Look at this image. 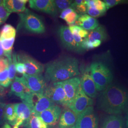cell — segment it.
I'll use <instances>...</instances> for the list:
<instances>
[{"label":"cell","instance_id":"cell-12","mask_svg":"<svg viewBox=\"0 0 128 128\" xmlns=\"http://www.w3.org/2000/svg\"><path fill=\"white\" fill-rule=\"evenodd\" d=\"M61 82L66 96V107H68L73 101L78 88L80 85V78L78 77H74L61 81Z\"/></svg>","mask_w":128,"mask_h":128},{"label":"cell","instance_id":"cell-30","mask_svg":"<svg viewBox=\"0 0 128 128\" xmlns=\"http://www.w3.org/2000/svg\"><path fill=\"white\" fill-rule=\"evenodd\" d=\"M69 28L72 34H77L82 38H86L89 34L87 30L77 25H70Z\"/></svg>","mask_w":128,"mask_h":128},{"label":"cell","instance_id":"cell-25","mask_svg":"<svg viewBox=\"0 0 128 128\" xmlns=\"http://www.w3.org/2000/svg\"><path fill=\"white\" fill-rule=\"evenodd\" d=\"M16 30L10 24H5L2 28L0 32V40L10 39L15 38Z\"/></svg>","mask_w":128,"mask_h":128},{"label":"cell","instance_id":"cell-44","mask_svg":"<svg viewBox=\"0 0 128 128\" xmlns=\"http://www.w3.org/2000/svg\"><path fill=\"white\" fill-rule=\"evenodd\" d=\"M2 128H12V127L9 124L6 123Z\"/></svg>","mask_w":128,"mask_h":128},{"label":"cell","instance_id":"cell-8","mask_svg":"<svg viewBox=\"0 0 128 128\" xmlns=\"http://www.w3.org/2000/svg\"><path fill=\"white\" fill-rule=\"evenodd\" d=\"M43 94L54 104L66 107V96L61 82H53L46 86Z\"/></svg>","mask_w":128,"mask_h":128},{"label":"cell","instance_id":"cell-29","mask_svg":"<svg viewBox=\"0 0 128 128\" xmlns=\"http://www.w3.org/2000/svg\"><path fill=\"white\" fill-rule=\"evenodd\" d=\"M12 83L9 78L8 69L0 72V84L4 87H8Z\"/></svg>","mask_w":128,"mask_h":128},{"label":"cell","instance_id":"cell-13","mask_svg":"<svg viewBox=\"0 0 128 128\" xmlns=\"http://www.w3.org/2000/svg\"><path fill=\"white\" fill-rule=\"evenodd\" d=\"M61 113L62 109L60 106L54 105L37 115L49 126H53L59 122Z\"/></svg>","mask_w":128,"mask_h":128},{"label":"cell","instance_id":"cell-20","mask_svg":"<svg viewBox=\"0 0 128 128\" xmlns=\"http://www.w3.org/2000/svg\"><path fill=\"white\" fill-rule=\"evenodd\" d=\"M125 122L120 115H108L104 119L101 128H124Z\"/></svg>","mask_w":128,"mask_h":128},{"label":"cell","instance_id":"cell-42","mask_svg":"<svg viewBox=\"0 0 128 128\" xmlns=\"http://www.w3.org/2000/svg\"><path fill=\"white\" fill-rule=\"evenodd\" d=\"M125 122L126 128H128V109L126 112V116L125 119Z\"/></svg>","mask_w":128,"mask_h":128},{"label":"cell","instance_id":"cell-24","mask_svg":"<svg viewBox=\"0 0 128 128\" xmlns=\"http://www.w3.org/2000/svg\"><path fill=\"white\" fill-rule=\"evenodd\" d=\"M5 120L14 126L16 121L14 110V104H9L6 105L4 111Z\"/></svg>","mask_w":128,"mask_h":128},{"label":"cell","instance_id":"cell-18","mask_svg":"<svg viewBox=\"0 0 128 128\" xmlns=\"http://www.w3.org/2000/svg\"><path fill=\"white\" fill-rule=\"evenodd\" d=\"M32 91L22 82L20 78L16 76L12 83L10 93L20 97L22 100L24 99Z\"/></svg>","mask_w":128,"mask_h":128},{"label":"cell","instance_id":"cell-37","mask_svg":"<svg viewBox=\"0 0 128 128\" xmlns=\"http://www.w3.org/2000/svg\"><path fill=\"white\" fill-rule=\"evenodd\" d=\"M8 60L6 58H0V72L8 68Z\"/></svg>","mask_w":128,"mask_h":128},{"label":"cell","instance_id":"cell-26","mask_svg":"<svg viewBox=\"0 0 128 128\" xmlns=\"http://www.w3.org/2000/svg\"><path fill=\"white\" fill-rule=\"evenodd\" d=\"M8 60V72H9V78L11 81L12 82L15 78V74L16 72V64L18 62L17 55L15 53L12 54V57L7 58Z\"/></svg>","mask_w":128,"mask_h":128},{"label":"cell","instance_id":"cell-46","mask_svg":"<svg viewBox=\"0 0 128 128\" xmlns=\"http://www.w3.org/2000/svg\"><path fill=\"white\" fill-rule=\"evenodd\" d=\"M76 128V127H75V126H74V127H72V128Z\"/></svg>","mask_w":128,"mask_h":128},{"label":"cell","instance_id":"cell-35","mask_svg":"<svg viewBox=\"0 0 128 128\" xmlns=\"http://www.w3.org/2000/svg\"><path fill=\"white\" fill-rule=\"evenodd\" d=\"M94 8L104 12L107 10L105 3L101 0H94Z\"/></svg>","mask_w":128,"mask_h":128},{"label":"cell","instance_id":"cell-43","mask_svg":"<svg viewBox=\"0 0 128 128\" xmlns=\"http://www.w3.org/2000/svg\"><path fill=\"white\" fill-rule=\"evenodd\" d=\"M4 56V50L2 46V41L0 40V58Z\"/></svg>","mask_w":128,"mask_h":128},{"label":"cell","instance_id":"cell-1","mask_svg":"<svg viewBox=\"0 0 128 128\" xmlns=\"http://www.w3.org/2000/svg\"><path fill=\"white\" fill-rule=\"evenodd\" d=\"M98 108L109 115H120L128 109V91L124 86L111 84L102 92Z\"/></svg>","mask_w":128,"mask_h":128},{"label":"cell","instance_id":"cell-11","mask_svg":"<svg viewBox=\"0 0 128 128\" xmlns=\"http://www.w3.org/2000/svg\"><path fill=\"white\" fill-rule=\"evenodd\" d=\"M16 121L13 128H19L24 126L32 114L30 107L23 102L14 104Z\"/></svg>","mask_w":128,"mask_h":128},{"label":"cell","instance_id":"cell-45","mask_svg":"<svg viewBox=\"0 0 128 128\" xmlns=\"http://www.w3.org/2000/svg\"><path fill=\"white\" fill-rule=\"evenodd\" d=\"M2 2H3V0H0V4Z\"/></svg>","mask_w":128,"mask_h":128},{"label":"cell","instance_id":"cell-36","mask_svg":"<svg viewBox=\"0 0 128 128\" xmlns=\"http://www.w3.org/2000/svg\"><path fill=\"white\" fill-rule=\"evenodd\" d=\"M6 104L4 102H0V126L5 122V108Z\"/></svg>","mask_w":128,"mask_h":128},{"label":"cell","instance_id":"cell-9","mask_svg":"<svg viewBox=\"0 0 128 128\" xmlns=\"http://www.w3.org/2000/svg\"><path fill=\"white\" fill-rule=\"evenodd\" d=\"M24 85L33 92L43 94L46 87V82L42 74H24L20 78Z\"/></svg>","mask_w":128,"mask_h":128},{"label":"cell","instance_id":"cell-23","mask_svg":"<svg viewBox=\"0 0 128 128\" xmlns=\"http://www.w3.org/2000/svg\"><path fill=\"white\" fill-rule=\"evenodd\" d=\"M24 127L25 128H50L40 116L33 112Z\"/></svg>","mask_w":128,"mask_h":128},{"label":"cell","instance_id":"cell-16","mask_svg":"<svg viewBox=\"0 0 128 128\" xmlns=\"http://www.w3.org/2000/svg\"><path fill=\"white\" fill-rule=\"evenodd\" d=\"M58 34L63 45L70 50L77 51L78 48L72 33L69 27L61 26L58 29Z\"/></svg>","mask_w":128,"mask_h":128},{"label":"cell","instance_id":"cell-3","mask_svg":"<svg viewBox=\"0 0 128 128\" xmlns=\"http://www.w3.org/2000/svg\"><path fill=\"white\" fill-rule=\"evenodd\" d=\"M92 78L98 92L104 91L113 80V74L109 66L102 61L92 62L89 68Z\"/></svg>","mask_w":128,"mask_h":128},{"label":"cell","instance_id":"cell-38","mask_svg":"<svg viewBox=\"0 0 128 128\" xmlns=\"http://www.w3.org/2000/svg\"><path fill=\"white\" fill-rule=\"evenodd\" d=\"M16 72L19 74H26V68L25 65L20 62H17L16 64Z\"/></svg>","mask_w":128,"mask_h":128},{"label":"cell","instance_id":"cell-33","mask_svg":"<svg viewBox=\"0 0 128 128\" xmlns=\"http://www.w3.org/2000/svg\"><path fill=\"white\" fill-rule=\"evenodd\" d=\"M87 13L88 15L95 18L104 16L106 12L99 10L95 8L87 7Z\"/></svg>","mask_w":128,"mask_h":128},{"label":"cell","instance_id":"cell-5","mask_svg":"<svg viewBox=\"0 0 128 128\" xmlns=\"http://www.w3.org/2000/svg\"><path fill=\"white\" fill-rule=\"evenodd\" d=\"M22 102L28 105L35 114H40L55 104L44 94L31 92L24 99Z\"/></svg>","mask_w":128,"mask_h":128},{"label":"cell","instance_id":"cell-47","mask_svg":"<svg viewBox=\"0 0 128 128\" xmlns=\"http://www.w3.org/2000/svg\"><path fill=\"white\" fill-rule=\"evenodd\" d=\"M1 101H2V100H1V99L0 98V102H2Z\"/></svg>","mask_w":128,"mask_h":128},{"label":"cell","instance_id":"cell-39","mask_svg":"<svg viewBox=\"0 0 128 128\" xmlns=\"http://www.w3.org/2000/svg\"><path fill=\"white\" fill-rule=\"evenodd\" d=\"M73 11H74V10L73 8H72L71 7H70V8H68V9L64 10H62L61 12V14L60 15V18H62V19H64V20L68 14H69L72 12Z\"/></svg>","mask_w":128,"mask_h":128},{"label":"cell","instance_id":"cell-32","mask_svg":"<svg viewBox=\"0 0 128 128\" xmlns=\"http://www.w3.org/2000/svg\"><path fill=\"white\" fill-rule=\"evenodd\" d=\"M10 13L5 7L3 2L0 4V22L2 23H4L9 17Z\"/></svg>","mask_w":128,"mask_h":128},{"label":"cell","instance_id":"cell-7","mask_svg":"<svg viewBox=\"0 0 128 128\" xmlns=\"http://www.w3.org/2000/svg\"><path fill=\"white\" fill-rule=\"evenodd\" d=\"M93 104V99L86 94L80 85L73 101L67 108L72 110L78 116L87 107L92 106Z\"/></svg>","mask_w":128,"mask_h":128},{"label":"cell","instance_id":"cell-4","mask_svg":"<svg viewBox=\"0 0 128 128\" xmlns=\"http://www.w3.org/2000/svg\"><path fill=\"white\" fill-rule=\"evenodd\" d=\"M20 22L18 28H23L28 32L42 34L45 32L46 28L40 17L26 9L23 13L18 14Z\"/></svg>","mask_w":128,"mask_h":128},{"label":"cell","instance_id":"cell-34","mask_svg":"<svg viewBox=\"0 0 128 128\" xmlns=\"http://www.w3.org/2000/svg\"><path fill=\"white\" fill-rule=\"evenodd\" d=\"M103 2L105 3L107 10L114 7L117 5L125 2L124 0H104Z\"/></svg>","mask_w":128,"mask_h":128},{"label":"cell","instance_id":"cell-40","mask_svg":"<svg viewBox=\"0 0 128 128\" xmlns=\"http://www.w3.org/2000/svg\"><path fill=\"white\" fill-rule=\"evenodd\" d=\"M91 42L94 48L98 47L102 43V41H100V40H95V41Z\"/></svg>","mask_w":128,"mask_h":128},{"label":"cell","instance_id":"cell-41","mask_svg":"<svg viewBox=\"0 0 128 128\" xmlns=\"http://www.w3.org/2000/svg\"><path fill=\"white\" fill-rule=\"evenodd\" d=\"M5 94L4 88L0 84V97L4 96Z\"/></svg>","mask_w":128,"mask_h":128},{"label":"cell","instance_id":"cell-6","mask_svg":"<svg viewBox=\"0 0 128 128\" xmlns=\"http://www.w3.org/2000/svg\"><path fill=\"white\" fill-rule=\"evenodd\" d=\"M99 120L93 106H89L78 115L76 128H98Z\"/></svg>","mask_w":128,"mask_h":128},{"label":"cell","instance_id":"cell-19","mask_svg":"<svg viewBox=\"0 0 128 128\" xmlns=\"http://www.w3.org/2000/svg\"><path fill=\"white\" fill-rule=\"evenodd\" d=\"M74 25L80 26L87 31L94 30L100 26L98 21L96 18L87 14L79 15V18Z\"/></svg>","mask_w":128,"mask_h":128},{"label":"cell","instance_id":"cell-22","mask_svg":"<svg viewBox=\"0 0 128 128\" xmlns=\"http://www.w3.org/2000/svg\"><path fill=\"white\" fill-rule=\"evenodd\" d=\"M107 37L108 35L105 28L102 25H100L94 30L89 32L87 37L85 39L89 42L95 40H100L102 42L105 40Z\"/></svg>","mask_w":128,"mask_h":128},{"label":"cell","instance_id":"cell-15","mask_svg":"<svg viewBox=\"0 0 128 128\" xmlns=\"http://www.w3.org/2000/svg\"><path fill=\"white\" fill-rule=\"evenodd\" d=\"M29 5L30 8L56 16L58 12L52 0H30Z\"/></svg>","mask_w":128,"mask_h":128},{"label":"cell","instance_id":"cell-10","mask_svg":"<svg viewBox=\"0 0 128 128\" xmlns=\"http://www.w3.org/2000/svg\"><path fill=\"white\" fill-rule=\"evenodd\" d=\"M17 60L25 65L26 74H40L44 71V66L29 55L25 54L17 55Z\"/></svg>","mask_w":128,"mask_h":128},{"label":"cell","instance_id":"cell-28","mask_svg":"<svg viewBox=\"0 0 128 128\" xmlns=\"http://www.w3.org/2000/svg\"><path fill=\"white\" fill-rule=\"evenodd\" d=\"M53 2L56 9L58 12L70 8L73 1L69 0H54Z\"/></svg>","mask_w":128,"mask_h":128},{"label":"cell","instance_id":"cell-31","mask_svg":"<svg viewBox=\"0 0 128 128\" xmlns=\"http://www.w3.org/2000/svg\"><path fill=\"white\" fill-rule=\"evenodd\" d=\"M79 15L77 14L75 11L69 14L66 15L64 20L66 22L67 24L69 26L74 25L76 21L79 18Z\"/></svg>","mask_w":128,"mask_h":128},{"label":"cell","instance_id":"cell-17","mask_svg":"<svg viewBox=\"0 0 128 128\" xmlns=\"http://www.w3.org/2000/svg\"><path fill=\"white\" fill-rule=\"evenodd\" d=\"M78 116L68 108L65 107L60 117L58 128H70L75 126Z\"/></svg>","mask_w":128,"mask_h":128},{"label":"cell","instance_id":"cell-21","mask_svg":"<svg viewBox=\"0 0 128 128\" xmlns=\"http://www.w3.org/2000/svg\"><path fill=\"white\" fill-rule=\"evenodd\" d=\"M28 2L27 0H4V4L10 13H22L27 9L26 4Z\"/></svg>","mask_w":128,"mask_h":128},{"label":"cell","instance_id":"cell-48","mask_svg":"<svg viewBox=\"0 0 128 128\" xmlns=\"http://www.w3.org/2000/svg\"><path fill=\"white\" fill-rule=\"evenodd\" d=\"M2 24V22H0V25H1V24Z\"/></svg>","mask_w":128,"mask_h":128},{"label":"cell","instance_id":"cell-2","mask_svg":"<svg viewBox=\"0 0 128 128\" xmlns=\"http://www.w3.org/2000/svg\"><path fill=\"white\" fill-rule=\"evenodd\" d=\"M79 74L78 61L74 58L66 57L47 64L45 78L48 81L58 82L76 77Z\"/></svg>","mask_w":128,"mask_h":128},{"label":"cell","instance_id":"cell-27","mask_svg":"<svg viewBox=\"0 0 128 128\" xmlns=\"http://www.w3.org/2000/svg\"><path fill=\"white\" fill-rule=\"evenodd\" d=\"M15 38L2 40V46L4 50V56L8 58L12 57V50Z\"/></svg>","mask_w":128,"mask_h":128},{"label":"cell","instance_id":"cell-14","mask_svg":"<svg viewBox=\"0 0 128 128\" xmlns=\"http://www.w3.org/2000/svg\"><path fill=\"white\" fill-rule=\"evenodd\" d=\"M89 69L82 74L80 78V86L86 95L92 99L95 98L97 95L96 84L89 73Z\"/></svg>","mask_w":128,"mask_h":128}]
</instances>
